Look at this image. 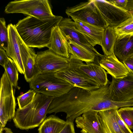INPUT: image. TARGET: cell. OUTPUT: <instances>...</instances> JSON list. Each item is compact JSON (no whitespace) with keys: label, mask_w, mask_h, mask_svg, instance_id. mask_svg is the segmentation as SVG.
Here are the masks:
<instances>
[{"label":"cell","mask_w":133,"mask_h":133,"mask_svg":"<svg viewBox=\"0 0 133 133\" xmlns=\"http://www.w3.org/2000/svg\"><path fill=\"white\" fill-rule=\"evenodd\" d=\"M109 83L92 91L74 87L67 93L54 97L47 114L63 112L66 115V121L74 122L77 117L88 112L118 109L119 102L110 97Z\"/></svg>","instance_id":"1"},{"label":"cell","mask_w":133,"mask_h":133,"mask_svg":"<svg viewBox=\"0 0 133 133\" xmlns=\"http://www.w3.org/2000/svg\"><path fill=\"white\" fill-rule=\"evenodd\" d=\"M63 18L61 16L55 15L45 19L28 16L19 20L15 25L18 34L27 46L41 48L48 46L53 30Z\"/></svg>","instance_id":"2"},{"label":"cell","mask_w":133,"mask_h":133,"mask_svg":"<svg viewBox=\"0 0 133 133\" xmlns=\"http://www.w3.org/2000/svg\"><path fill=\"white\" fill-rule=\"evenodd\" d=\"M54 98L37 93L30 103L17 109L13 119L15 127L25 130L39 126L45 119L48 108Z\"/></svg>","instance_id":"3"},{"label":"cell","mask_w":133,"mask_h":133,"mask_svg":"<svg viewBox=\"0 0 133 133\" xmlns=\"http://www.w3.org/2000/svg\"><path fill=\"white\" fill-rule=\"evenodd\" d=\"M55 73L40 74L29 82L30 89L48 96L58 97L68 92L74 87L56 77Z\"/></svg>","instance_id":"4"},{"label":"cell","mask_w":133,"mask_h":133,"mask_svg":"<svg viewBox=\"0 0 133 133\" xmlns=\"http://www.w3.org/2000/svg\"><path fill=\"white\" fill-rule=\"evenodd\" d=\"M4 12L7 14L21 13L40 19L54 16L50 1L48 0H15L9 2Z\"/></svg>","instance_id":"5"},{"label":"cell","mask_w":133,"mask_h":133,"mask_svg":"<svg viewBox=\"0 0 133 133\" xmlns=\"http://www.w3.org/2000/svg\"><path fill=\"white\" fill-rule=\"evenodd\" d=\"M7 26L8 42L5 51L8 57L14 62L19 72L24 75V68L28 59L35 51L24 43L17 32L15 25L11 23Z\"/></svg>","instance_id":"6"},{"label":"cell","mask_w":133,"mask_h":133,"mask_svg":"<svg viewBox=\"0 0 133 133\" xmlns=\"http://www.w3.org/2000/svg\"><path fill=\"white\" fill-rule=\"evenodd\" d=\"M69 58V66L55 73L56 77L67 82L74 87L89 91L96 90L101 87L94 80L79 69V66L82 61L72 58Z\"/></svg>","instance_id":"7"},{"label":"cell","mask_w":133,"mask_h":133,"mask_svg":"<svg viewBox=\"0 0 133 133\" xmlns=\"http://www.w3.org/2000/svg\"><path fill=\"white\" fill-rule=\"evenodd\" d=\"M65 13L73 20H78L103 29L109 25L96 6L94 0L82 2L68 7Z\"/></svg>","instance_id":"8"},{"label":"cell","mask_w":133,"mask_h":133,"mask_svg":"<svg viewBox=\"0 0 133 133\" xmlns=\"http://www.w3.org/2000/svg\"><path fill=\"white\" fill-rule=\"evenodd\" d=\"M5 71L0 80V123L5 128L7 122L13 119L16 106L15 89Z\"/></svg>","instance_id":"9"},{"label":"cell","mask_w":133,"mask_h":133,"mask_svg":"<svg viewBox=\"0 0 133 133\" xmlns=\"http://www.w3.org/2000/svg\"><path fill=\"white\" fill-rule=\"evenodd\" d=\"M36 63L40 74L56 73L68 68L70 60L58 55L48 49L37 52Z\"/></svg>","instance_id":"10"},{"label":"cell","mask_w":133,"mask_h":133,"mask_svg":"<svg viewBox=\"0 0 133 133\" xmlns=\"http://www.w3.org/2000/svg\"><path fill=\"white\" fill-rule=\"evenodd\" d=\"M112 77L108 87L110 98L119 102L133 99V74L130 72L127 76L120 78Z\"/></svg>","instance_id":"11"},{"label":"cell","mask_w":133,"mask_h":133,"mask_svg":"<svg viewBox=\"0 0 133 133\" xmlns=\"http://www.w3.org/2000/svg\"><path fill=\"white\" fill-rule=\"evenodd\" d=\"M94 1L96 6L109 25L116 27L132 15L129 13V10L117 7L109 0Z\"/></svg>","instance_id":"12"},{"label":"cell","mask_w":133,"mask_h":133,"mask_svg":"<svg viewBox=\"0 0 133 133\" xmlns=\"http://www.w3.org/2000/svg\"><path fill=\"white\" fill-rule=\"evenodd\" d=\"M67 39L71 40L94 52L100 57L102 55L90 43L87 38L76 29L75 22L69 18H63L58 25Z\"/></svg>","instance_id":"13"},{"label":"cell","mask_w":133,"mask_h":133,"mask_svg":"<svg viewBox=\"0 0 133 133\" xmlns=\"http://www.w3.org/2000/svg\"><path fill=\"white\" fill-rule=\"evenodd\" d=\"M98 112L90 111L77 117L75 122L81 133H104L99 119Z\"/></svg>","instance_id":"14"},{"label":"cell","mask_w":133,"mask_h":133,"mask_svg":"<svg viewBox=\"0 0 133 133\" xmlns=\"http://www.w3.org/2000/svg\"><path fill=\"white\" fill-rule=\"evenodd\" d=\"M100 57L99 64L112 77L116 79L122 78L130 73L125 65L118 60L115 54L110 56L102 55Z\"/></svg>","instance_id":"15"},{"label":"cell","mask_w":133,"mask_h":133,"mask_svg":"<svg viewBox=\"0 0 133 133\" xmlns=\"http://www.w3.org/2000/svg\"><path fill=\"white\" fill-rule=\"evenodd\" d=\"M47 47L58 55L69 58L68 40L58 25L53 30L49 44Z\"/></svg>","instance_id":"16"},{"label":"cell","mask_w":133,"mask_h":133,"mask_svg":"<svg viewBox=\"0 0 133 133\" xmlns=\"http://www.w3.org/2000/svg\"><path fill=\"white\" fill-rule=\"evenodd\" d=\"M77 29L87 38L94 47L101 45L104 29L77 20H73Z\"/></svg>","instance_id":"17"},{"label":"cell","mask_w":133,"mask_h":133,"mask_svg":"<svg viewBox=\"0 0 133 133\" xmlns=\"http://www.w3.org/2000/svg\"><path fill=\"white\" fill-rule=\"evenodd\" d=\"M86 63L81 62L79 66L81 70L94 80L101 87L109 83L107 72L99 63L95 62Z\"/></svg>","instance_id":"18"},{"label":"cell","mask_w":133,"mask_h":133,"mask_svg":"<svg viewBox=\"0 0 133 133\" xmlns=\"http://www.w3.org/2000/svg\"><path fill=\"white\" fill-rule=\"evenodd\" d=\"M118 109H113L98 112L99 121L104 133H124L115 119V114Z\"/></svg>","instance_id":"19"},{"label":"cell","mask_w":133,"mask_h":133,"mask_svg":"<svg viewBox=\"0 0 133 133\" xmlns=\"http://www.w3.org/2000/svg\"><path fill=\"white\" fill-rule=\"evenodd\" d=\"M68 40L69 58L84 62L86 63L95 62L98 56L94 52L71 40Z\"/></svg>","instance_id":"20"},{"label":"cell","mask_w":133,"mask_h":133,"mask_svg":"<svg viewBox=\"0 0 133 133\" xmlns=\"http://www.w3.org/2000/svg\"><path fill=\"white\" fill-rule=\"evenodd\" d=\"M114 51L116 57L122 61L133 56V36L127 35L121 38H117Z\"/></svg>","instance_id":"21"},{"label":"cell","mask_w":133,"mask_h":133,"mask_svg":"<svg viewBox=\"0 0 133 133\" xmlns=\"http://www.w3.org/2000/svg\"><path fill=\"white\" fill-rule=\"evenodd\" d=\"M66 121L52 115L46 118L39 126L38 133H59Z\"/></svg>","instance_id":"22"},{"label":"cell","mask_w":133,"mask_h":133,"mask_svg":"<svg viewBox=\"0 0 133 133\" xmlns=\"http://www.w3.org/2000/svg\"><path fill=\"white\" fill-rule=\"evenodd\" d=\"M117 37L114 27L108 25L104 29L101 46L106 56L114 54V48Z\"/></svg>","instance_id":"23"},{"label":"cell","mask_w":133,"mask_h":133,"mask_svg":"<svg viewBox=\"0 0 133 133\" xmlns=\"http://www.w3.org/2000/svg\"><path fill=\"white\" fill-rule=\"evenodd\" d=\"M36 54L35 51L28 59L24 68V77L28 82H30L36 76L40 74L36 63Z\"/></svg>","instance_id":"24"},{"label":"cell","mask_w":133,"mask_h":133,"mask_svg":"<svg viewBox=\"0 0 133 133\" xmlns=\"http://www.w3.org/2000/svg\"><path fill=\"white\" fill-rule=\"evenodd\" d=\"M3 68L13 87L19 90L20 87L18 85L19 71L14 61L9 58Z\"/></svg>","instance_id":"25"},{"label":"cell","mask_w":133,"mask_h":133,"mask_svg":"<svg viewBox=\"0 0 133 133\" xmlns=\"http://www.w3.org/2000/svg\"><path fill=\"white\" fill-rule=\"evenodd\" d=\"M114 28L117 38H121L127 35L133 36V21L127 19L119 25Z\"/></svg>","instance_id":"26"},{"label":"cell","mask_w":133,"mask_h":133,"mask_svg":"<svg viewBox=\"0 0 133 133\" xmlns=\"http://www.w3.org/2000/svg\"><path fill=\"white\" fill-rule=\"evenodd\" d=\"M118 114L130 130H133V107L121 108L118 110Z\"/></svg>","instance_id":"27"},{"label":"cell","mask_w":133,"mask_h":133,"mask_svg":"<svg viewBox=\"0 0 133 133\" xmlns=\"http://www.w3.org/2000/svg\"><path fill=\"white\" fill-rule=\"evenodd\" d=\"M37 93L30 89L25 93L17 98L19 108H22L30 103L33 100Z\"/></svg>","instance_id":"28"},{"label":"cell","mask_w":133,"mask_h":133,"mask_svg":"<svg viewBox=\"0 0 133 133\" xmlns=\"http://www.w3.org/2000/svg\"><path fill=\"white\" fill-rule=\"evenodd\" d=\"M8 31L5 19L0 18V47L5 50L7 47L8 42Z\"/></svg>","instance_id":"29"},{"label":"cell","mask_w":133,"mask_h":133,"mask_svg":"<svg viewBox=\"0 0 133 133\" xmlns=\"http://www.w3.org/2000/svg\"><path fill=\"white\" fill-rule=\"evenodd\" d=\"M118 109L115 112V119L121 130L124 133H133L120 117L118 114Z\"/></svg>","instance_id":"30"},{"label":"cell","mask_w":133,"mask_h":133,"mask_svg":"<svg viewBox=\"0 0 133 133\" xmlns=\"http://www.w3.org/2000/svg\"><path fill=\"white\" fill-rule=\"evenodd\" d=\"M66 124L59 133H76L74 122L66 121Z\"/></svg>","instance_id":"31"},{"label":"cell","mask_w":133,"mask_h":133,"mask_svg":"<svg viewBox=\"0 0 133 133\" xmlns=\"http://www.w3.org/2000/svg\"><path fill=\"white\" fill-rule=\"evenodd\" d=\"M9 58L5 51L3 48L0 47V64L3 67L8 62Z\"/></svg>","instance_id":"32"},{"label":"cell","mask_w":133,"mask_h":133,"mask_svg":"<svg viewBox=\"0 0 133 133\" xmlns=\"http://www.w3.org/2000/svg\"><path fill=\"white\" fill-rule=\"evenodd\" d=\"M122 61L129 72L133 74V56Z\"/></svg>","instance_id":"33"},{"label":"cell","mask_w":133,"mask_h":133,"mask_svg":"<svg viewBox=\"0 0 133 133\" xmlns=\"http://www.w3.org/2000/svg\"><path fill=\"white\" fill-rule=\"evenodd\" d=\"M109 1L117 7L126 9L128 0H109Z\"/></svg>","instance_id":"34"},{"label":"cell","mask_w":133,"mask_h":133,"mask_svg":"<svg viewBox=\"0 0 133 133\" xmlns=\"http://www.w3.org/2000/svg\"><path fill=\"white\" fill-rule=\"evenodd\" d=\"M125 9L129 11L133 10V0H128Z\"/></svg>","instance_id":"35"},{"label":"cell","mask_w":133,"mask_h":133,"mask_svg":"<svg viewBox=\"0 0 133 133\" xmlns=\"http://www.w3.org/2000/svg\"><path fill=\"white\" fill-rule=\"evenodd\" d=\"M4 130L5 133H14L10 129L8 128H5Z\"/></svg>","instance_id":"36"},{"label":"cell","mask_w":133,"mask_h":133,"mask_svg":"<svg viewBox=\"0 0 133 133\" xmlns=\"http://www.w3.org/2000/svg\"><path fill=\"white\" fill-rule=\"evenodd\" d=\"M4 128L2 124L0 123V133H2L3 131L4 130Z\"/></svg>","instance_id":"37"},{"label":"cell","mask_w":133,"mask_h":133,"mask_svg":"<svg viewBox=\"0 0 133 133\" xmlns=\"http://www.w3.org/2000/svg\"><path fill=\"white\" fill-rule=\"evenodd\" d=\"M127 19L129 21H133V15Z\"/></svg>","instance_id":"38"},{"label":"cell","mask_w":133,"mask_h":133,"mask_svg":"<svg viewBox=\"0 0 133 133\" xmlns=\"http://www.w3.org/2000/svg\"><path fill=\"white\" fill-rule=\"evenodd\" d=\"M129 11L130 14H132V15H133V10H129Z\"/></svg>","instance_id":"39"}]
</instances>
